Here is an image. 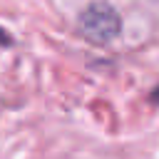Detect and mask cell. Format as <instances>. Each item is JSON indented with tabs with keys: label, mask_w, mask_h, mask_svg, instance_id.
<instances>
[{
	"label": "cell",
	"mask_w": 159,
	"mask_h": 159,
	"mask_svg": "<svg viewBox=\"0 0 159 159\" xmlns=\"http://www.w3.org/2000/svg\"><path fill=\"white\" fill-rule=\"evenodd\" d=\"M80 32L92 45H107L122 32V17L112 5L92 2L80 12Z\"/></svg>",
	"instance_id": "cell-1"
}]
</instances>
